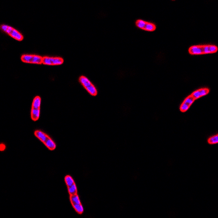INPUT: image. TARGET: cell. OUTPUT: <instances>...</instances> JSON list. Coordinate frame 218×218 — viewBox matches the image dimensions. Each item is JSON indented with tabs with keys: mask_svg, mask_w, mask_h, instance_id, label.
<instances>
[{
	"mask_svg": "<svg viewBox=\"0 0 218 218\" xmlns=\"http://www.w3.org/2000/svg\"><path fill=\"white\" fill-rule=\"evenodd\" d=\"M64 62L63 60L60 57H44L43 58L44 65H61Z\"/></svg>",
	"mask_w": 218,
	"mask_h": 218,
	"instance_id": "ba28073f",
	"label": "cell"
},
{
	"mask_svg": "<svg viewBox=\"0 0 218 218\" xmlns=\"http://www.w3.org/2000/svg\"><path fill=\"white\" fill-rule=\"evenodd\" d=\"M209 53H214L218 50V47L215 45H209Z\"/></svg>",
	"mask_w": 218,
	"mask_h": 218,
	"instance_id": "2e32d148",
	"label": "cell"
},
{
	"mask_svg": "<svg viewBox=\"0 0 218 218\" xmlns=\"http://www.w3.org/2000/svg\"><path fill=\"white\" fill-rule=\"evenodd\" d=\"M195 101V99L193 98V97L191 95H190L188 97L186 98L184 100V103L188 104V105L190 106L191 105H192L194 102Z\"/></svg>",
	"mask_w": 218,
	"mask_h": 218,
	"instance_id": "7c38bea8",
	"label": "cell"
},
{
	"mask_svg": "<svg viewBox=\"0 0 218 218\" xmlns=\"http://www.w3.org/2000/svg\"><path fill=\"white\" fill-rule=\"evenodd\" d=\"M22 62L32 64L43 63V57L35 54H24L22 56Z\"/></svg>",
	"mask_w": 218,
	"mask_h": 218,
	"instance_id": "8992f818",
	"label": "cell"
},
{
	"mask_svg": "<svg viewBox=\"0 0 218 218\" xmlns=\"http://www.w3.org/2000/svg\"><path fill=\"white\" fill-rule=\"evenodd\" d=\"M40 104L41 98L39 96H37L33 100L31 112V118L34 121H37L40 116Z\"/></svg>",
	"mask_w": 218,
	"mask_h": 218,
	"instance_id": "7a4b0ae2",
	"label": "cell"
},
{
	"mask_svg": "<svg viewBox=\"0 0 218 218\" xmlns=\"http://www.w3.org/2000/svg\"><path fill=\"white\" fill-rule=\"evenodd\" d=\"M34 135L37 138L42 142L48 149L50 150H54L56 145L54 141L51 139L48 135L45 134L43 131H37L34 132Z\"/></svg>",
	"mask_w": 218,
	"mask_h": 218,
	"instance_id": "6da1fadb",
	"label": "cell"
},
{
	"mask_svg": "<svg viewBox=\"0 0 218 218\" xmlns=\"http://www.w3.org/2000/svg\"><path fill=\"white\" fill-rule=\"evenodd\" d=\"M191 96L193 97V98L195 99V100L197 99H199V98H200L201 97V95H200V93H199L198 90L194 92L193 93H192Z\"/></svg>",
	"mask_w": 218,
	"mask_h": 218,
	"instance_id": "e0dca14e",
	"label": "cell"
},
{
	"mask_svg": "<svg viewBox=\"0 0 218 218\" xmlns=\"http://www.w3.org/2000/svg\"><path fill=\"white\" fill-rule=\"evenodd\" d=\"M1 29L4 32L6 33L16 40L22 41L24 39V37L22 35V33L19 32L16 29L11 27V26L6 25H2L1 26Z\"/></svg>",
	"mask_w": 218,
	"mask_h": 218,
	"instance_id": "3957f363",
	"label": "cell"
},
{
	"mask_svg": "<svg viewBox=\"0 0 218 218\" xmlns=\"http://www.w3.org/2000/svg\"><path fill=\"white\" fill-rule=\"evenodd\" d=\"M65 182L68 188V190L70 195L77 194V187L73 178L70 176H67L65 177Z\"/></svg>",
	"mask_w": 218,
	"mask_h": 218,
	"instance_id": "52a82bcc",
	"label": "cell"
},
{
	"mask_svg": "<svg viewBox=\"0 0 218 218\" xmlns=\"http://www.w3.org/2000/svg\"><path fill=\"white\" fill-rule=\"evenodd\" d=\"M198 91H199V92L200 93L201 97H202V96H204V95H207L209 92V90L207 89V88H202V89L199 90Z\"/></svg>",
	"mask_w": 218,
	"mask_h": 218,
	"instance_id": "9a60e30c",
	"label": "cell"
},
{
	"mask_svg": "<svg viewBox=\"0 0 218 218\" xmlns=\"http://www.w3.org/2000/svg\"><path fill=\"white\" fill-rule=\"evenodd\" d=\"M208 142L211 144H215V143H217L218 142V135H215L214 136L211 138L209 139Z\"/></svg>",
	"mask_w": 218,
	"mask_h": 218,
	"instance_id": "5bb4252c",
	"label": "cell"
},
{
	"mask_svg": "<svg viewBox=\"0 0 218 218\" xmlns=\"http://www.w3.org/2000/svg\"><path fill=\"white\" fill-rule=\"evenodd\" d=\"M156 29V26L154 24H153L152 23H149V22H146L145 27L144 29L146 31H154Z\"/></svg>",
	"mask_w": 218,
	"mask_h": 218,
	"instance_id": "30bf717a",
	"label": "cell"
},
{
	"mask_svg": "<svg viewBox=\"0 0 218 218\" xmlns=\"http://www.w3.org/2000/svg\"><path fill=\"white\" fill-rule=\"evenodd\" d=\"M79 81L81 84L83 85L85 88L90 95L93 96L97 95V91L96 88L92 84L91 81L88 80V79H87V77L84 76H80Z\"/></svg>",
	"mask_w": 218,
	"mask_h": 218,
	"instance_id": "277c9868",
	"label": "cell"
},
{
	"mask_svg": "<svg viewBox=\"0 0 218 218\" xmlns=\"http://www.w3.org/2000/svg\"><path fill=\"white\" fill-rule=\"evenodd\" d=\"M70 201L74 209L78 214H81L84 212V208L82 207V205L81 203L79 197L77 194L70 195Z\"/></svg>",
	"mask_w": 218,
	"mask_h": 218,
	"instance_id": "5b68a950",
	"label": "cell"
},
{
	"mask_svg": "<svg viewBox=\"0 0 218 218\" xmlns=\"http://www.w3.org/2000/svg\"><path fill=\"white\" fill-rule=\"evenodd\" d=\"M136 25L138 27V28L142 29H145L146 22L143 21V20H138L136 22Z\"/></svg>",
	"mask_w": 218,
	"mask_h": 218,
	"instance_id": "8fae6325",
	"label": "cell"
},
{
	"mask_svg": "<svg viewBox=\"0 0 218 218\" xmlns=\"http://www.w3.org/2000/svg\"><path fill=\"white\" fill-rule=\"evenodd\" d=\"M190 106L188 105V104H186V103H185L184 102L182 104V105H181V108H180L181 111L182 112H185V111H186L189 109Z\"/></svg>",
	"mask_w": 218,
	"mask_h": 218,
	"instance_id": "4fadbf2b",
	"label": "cell"
},
{
	"mask_svg": "<svg viewBox=\"0 0 218 218\" xmlns=\"http://www.w3.org/2000/svg\"><path fill=\"white\" fill-rule=\"evenodd\" d=\"M189 52L192 54H203L202 47L200 45L193 46L189 49Z\"/></svg>",
	"mask_w": 218,
	"mask_h": 218,
	"instance_id": "9c48e42d",
	"label": "cell"
}]
</instances>
